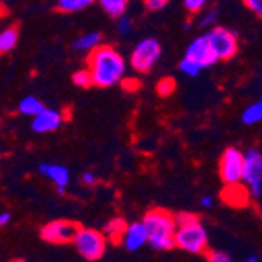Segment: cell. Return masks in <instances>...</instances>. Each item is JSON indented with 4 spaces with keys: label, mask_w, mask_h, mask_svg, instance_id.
Wrapping results in <instances>:
<instances>
[{
    "label": "cell",
    "mask_w": 262,
    "mask_h": 262,
    "mask_svg": "<svg viewBox=\"0 0 262 262\" xmlns=\"http://www.w3.org/2000/svg\"><path fill=\"white\" fill-rule=\"evenodd\" d=\"M126 60L112 46H98L88 55V69L93 83L99 88H110L121 83L126 76Z\"/></svg>",
    "instance_id": "obj_1"
},
{
    "label": "cell",
    "mask_w": 262,
    "mask_h": 262,
    "mask_svg": "<svg viewBox=\"0 0 262 262\" xmlns=\"http://www.w3.org/2000/svg\"><path fill=\"white\" fill-rule=\"evenodd\" d=\"M176 247L190 254H206L209 250V235L198 215L181 212L176 215Z\"/></svg>",
    "instance_id": "obj_2"
},
{
    "label": "cell",
    "mask_w": 262,
    "mask_h": 262,
    "mask_svg": "<svg viewBox=\"0 0 262 262\" xmlns=\"http://www.w3.org/2000/svg\"><path fill=\"white\" fill-rule=\"evenodd\" d=\"M148 234H149V245L157 251H168L176 247V215L165 209H151L143 217Z\"/></svg>",
    "instance_id": "obj_3"
},
{
    "label": "cell",
    "mask_w": 262,
    "mask_h": 262,
    "mask_svg": "<svg viewBox=\"0 0 262 262\" xmlns=\"http://www.w3.org/2000/svg\"><path fill=\"white\" fill-rule=\"evenodd\" d=\"M74 247L79 254L86 260H99L107 248V237L104 232L91 229V228H79L74 235Z\"/></svg>",
    "instance_id": "obj_4"
},
{
    "label": "cell",
    "mask_w": 262,
    "mask_h": 262,
    "mask_svg": "<svg viewBox=\"0 0 262 262\" xmlns=\"http://www.w3.org/2000/svg\"><path fill=\"white\" fill-rule=\"evenodd\" d=\"M162 55V46L156 38L141 39L130 54V66L137 73L146 74L156 66Z\"/></svg>",
    "instance_id": "obj_5"
},
{
    "label": "cell",
    "mask_w": 262,
    "mask_h": 262,
    "mask_svg": "<svg viewBox=\"0 0 262 262\" xmlns=\"http://www.w3.org/2000/svg\"><path fill=\"white\" fill-rule=\"evenodd\" d=\"M244 166H245V154L237 148H226L220 157V165H219L222 182L225 185L242 182Z\"/></svg>",
    "instance_id": "obj_6"
},
{
    "label": "cell",
    "mask_w": 262,
    "mask_h": 262,
    "mask_svg": "<svg viewBox=\"0 0 262 262\" xmlns=\"http://www.w3.org/2000/svg\"><path fill=\"white\" fill-rule=\"evenodd\" d=\"M210 47L217 54L220 61H228L239 52V41L234 32L225 27H212L207 33Z\"/></svg>",
    "instance_id": "obj_7"
},
{
    "label": "cell",
    "mask_w": 262,
    "mask_h": 262,
    "mask_svg": "<svg viewBox=\"0 0 262 262\" xmlns=\"http://www.w3.org/2000/svg\"><path fill=\"white\" fill-rule=\"evenodd\" d=\"M242 182L248 187L253 198H259L262 193V152L251 148L245 152V166Z\"/></svg>",
    "instance_id": "obj_8"
},
{
    "label": "cell",
    "mask_w": 262,
    "mask_h": 262,
    "mask_svg": "<svg viewBox=\"0 0 262 262\" xmlns=\"http://www.w3.org/2000/svg\"><path fill=\"white\" fill-rule=\"evenodd\" d=\"M79 225L69 220H54L42 226L41 237L49 244H68L73 242L76 232L79 231Z\"/></svg>",
    "instance_id": "obj_9"
},
{
    "label": "cell",
    "mask_w": 262,
    "mask_h": 262,
    "mask_svg": "<svg viewBox=\"0 0 262 262\" xmlns=\"http://www.w3.org/2000/svg\"><path fill=\"white\" fill-rule=\"evenodd\" d=\"M184 57H188V58L195 60L203 69L204 68H210V66L215 64L217 61H220L217 54L213 52V49L210 47L207 35H201V36L195 38L192 42H190Z\"/></svg>",
    "instance_id": "obj_10"
},
{
    "label": "cell",
    "mask_w": 262,
    "mask_h": 262,
    "mask_svg": "<svg viewBox=\"0 0 262 262\" xmlns=\"http://www.w3.org/2000/svg\"><path fill=\"white\" fill-rule=\"evenodd\" d=\"M149 242V234L143 222H135L127 225L121 244L127 251H137Z\"/></svg>",
    "instance_id": "obj_11"
},
{
    "label": "cell",
    "mask_w": 262,
    "mask_h": 262,
    "mask_svg": "<svg viewBox=\"0 0 262 262\" xmlns=\"http://www.w3.org/2000/svg\"><path fill=\"white\" fill-rule=\"evenodd\" d=\"M63 123V115L54 108H44L41 113L33 116L32 129L36 134H47L57 130Z\"/></svg>",
    "instance_id": "obj_12"
},
{
    "label": "cell",
    "mask_w": 262,
    "mask_h": 262,
    "mask_svg": "<svg viewBox=\"0 0 262 262\" xmlns=\"http://www.w3.org/2000/svg\"><path fill=\"white\" fill-rule=\"evenodd\" d=\"M39 173L46 176L51 182L55 184L58 193H64V190L69 184V170L63 165L58 163H41L39 165Z\"/></svg>",
    "instance_id": "obj_13"
},
{
    "label": "cell",
    "mask_w": 262,
    "mask_h": 262,
    "mask_svg": "<svg viewBox=\"0 0 262 262\" xmlns=\"http://www.w3.org/2000/svg\"><path fill=\"white\" fill-rule=\"evenodd\" d=\"M251 198L250 190L245 184H228L222 192V200L232 207H245Z\"/></svg>",
    "instance_id": "obj_14"
},
{
    "label": "cell",
    "mask_w": 262,
    "mask_h": 262,
    "mask_svg": "<svg viewBox=\"0 0 262 262\" xmlns=\"http://www.w3.org/2000/svg\"><path fill=\"white\" fill-rule=\"evenodd\" d=\"M101 41H102V35L99 32H88L80 35L77 39H74L73 47L77 52H91L98 46H101Z\"/></svg>",
    "instance_id": "obj_15"
},
{
    "label": "cell",
    "mask_w": 262,
    "mask_h": 262,
    "mask_svg": "<svg viewBox=\"0 0 262 262\" xmlns=\"http://www.w3.org/2000/svg\"><path fill=\"white\" fill-rule=\"evenodd\" d=\"M126 228H127V223L123 219H112L104 225L102 232L105 234L107 241H112L113 244H121Z\"/></svg>",
    "instance_id": "obj_16"
},
{
    "label": "cell",
    "mask_w": 262,
    "mask_h": 262,
    "mask_svg": "<svg viewBox=\"0 0 262 262\" xmlns=\"http://www.w3.org/2000/svg\"><path fill=\"white\" fill-rule=\"evenodd\" d=\"M99 5L107 16L113 19H120L127 11L129 0H99Z\"/></svg>",
    "instance_id": "obj_17"
},
{
    "label": "cell",
    "mask_w": 262,
    "mask_h": 262,
    "mask_svg": "<svg viewBox=\"0 0 262 262\" xmlns=\"http://www.w3.org/2000/svg\"><path fill=\"white\" fill-rule=\"evenodd\" d=\"M17 39H19V33L16 27H8L0 33V55L13 51L17 44Z\"/></svg>",
    "instance_id": "obj_18"
},
{
    "label": "cell",
    "mask_w": 262,
    "mask_h": 262,
    "mask_svg": "<svg viewBox=\"0 0 262 262\" xmlns=\"http://www.w3.org/2000/svg\"><path fill=\"white\" fill-rule=\"evenodd\" d=\"M44 104L36 99L35 96H26L19 102V113L26 115V116H36L44 110Z\"/></svg>",
    "instance_id": "obj_19"
},
{
    "label": "cell",
    "mask_w": 262,
    "mask_h": 262,
    "mask_svg": "<svg viewBox=\"0 0 262 262\" xmlns=\"http://www.w3.org/2000/svg\"><path fill=\"white\" fill-rule=\"evenodd\" d=\"M96 0H57V8L63 13H77L91 7Z\"/></svg>",
    "instance_id": "obj_20"
},
{
    "label": "cell",
    "mask_w": 262,
    "mask_h": 262,
    "mask_svg": "<svg viewBox=\"0 0 262 262\" xmlns=\"http://www.w3.org/2000/svg\"><path fill=\"white\" fill-rule=\"evenodd\" d=\"M242 121L247 126H253V124H257L262 121V101L260 99L244 110Z\"/></svg>",
    "instance_id": "obj_21"
},
{
    "label": "cell",
    "mask_w": 262,
    "mask_h": 262,
    "mask_svg": "<svg viewBox=\"0 0 262 262\" xmlns=\"http://www.w3.org/2000/svg\"><path fill=\"white\" fill-rule=\"evenodd\" d=\"M179 69H181V73L188 76V77H196L200 74V71L203 69L195 60L192 58H188V57H184L179 63Z\"/></svg>",
    "instance_id": "obj_22"
},
{
    "label": "cell",
    "mask_w": 262,
    "mask_h": 262,
    "mask_svg": "<svg viewBox=\"0 0 262 262\" xmlns=\"http://www.w3.org/2000/svg\"><path fill=\"white\" fill-rule=\"evenodd\" d=\"M73 82H74V85H77V86H80V88H88V86L94 85V83H93V76H91V73H90V69H88V68H86V69H79V71H76L74 76H73Z\"/></svg>",
    "instance_id": "obj_23"
},
{
    "label": "cell",
    "mask_w": 262,
    "mask_h": 262,
    "mask_svg": "<svg viewBox=\"0 0 262 262\" xmlns=\"http://www.w3.org/2000/svg\"><path fill=\"white\" fill-rule=\"evenodd\" d=\"M176 90V82L171 77H165L157 83V93L159 96H170V94Z\"/></svg>",
    "instance_id": "obj_24"
},
{
    "label": "cell",
    "mask_w": 262,
    "mask_h": 262,
    "mask_svg": "<svg viewBox=\"0 0 262 262\" xmlns=\"http://www.w3.org/2000/svg\"><path fill=\"white\" fill-rule=\"evenodd\" d=\"M217 17H219V10L217 8H210L207 10L201 17H200V26L203 29H212L213 24L217 22Z\"/></svg>",
    "instance_id": "obj_25"
},
{
    "label": "cell",
    "mask_w": 262,
    "mask_h": 262,
    "mask_svg": "<svg viewBox=\"0 0 262 262\" xmlns=\"http://www.w3.org/2000/svg\"><path fill=\"white\" fill-rule=\"evenodd\" d=\"M134 30V24L132 19L127 14H123L120 19H118V32H120L121 36H129Z\"/></svg>",
    "instance_id": "obj_26"
},
{
    "label": "cell",
    "mask_w": 262,
    "mask_h": 262,
    "mask_svg": "<svg viewBox=\"0 0 262 262\" xmlns=\"http://www.w3.org/2000/svg\"><path fill=\"white\" fill-rule=\"evenodd\" d=\"M209 2V0H184V7L188 13H192V14H196L200 13L204 5Z\"/></svg>",
    "instance_id": "obj_27"
},
{
    "label": "cell",
    "mask_w": 262,
    "mask_h": 262,
    "mask_svg": "<svg viewBox=\"0 0 262 262\" xmlns=\"http://www.w3.org/2000/svg\"><path fill=\"white\" fill-rule=\"evenodd\" d=\"M206 259H207L209 262H231V260H232L229 254H226V253H223V251H215V250H212V251L207 250Z\"/></svg>",
    "instance_id": "obj_28"
},
{
    "label": "cell",
    "mask_w": 262,
    "mask_h": 262,
    "mask_svg": "<svg viewBox=\"0 0 262 262\" xmlns=\"http://www.w3.org/2000/svg\"><path fill=\"white\" fill-rule=\"evenodd\" d=\"M168 2L170 0H143V5L149 11H160L162 8L168 5Z\"/></svg>",
    "instance_id": "obj_29"
},
{
    "label": "cell",
    "mask_w": 262,
    "mask_h": 262,
    "mask_svg": "<svg viewBox=\"0 0 262 262\" xmlns=\"http://www.w3.org/2000/svg\"><path fill=\"white\" fill-rule=\"evenodd\" d=\"M245 7L254 13L259 19H262V0H244Z\"/></svg>",
    "instance_id": "obj_30"
},
{
    "label": "cell",
    "mask_w": 262,
    "mask_h": 262,
    "mask_svg": "<svg viewBox=\"0 0 262 262\" xmlns=\"http://www.w3.org/2000/svg\"><path fill=\"white\" fill-rule=\"evenodd\" d=\"M82 182H83L85 185H94V184L98 182V178H96V174L91 173V171H85V173L82 174Z\"/></svg>",
    "instance_id": "obj_31"
},
{
    "label": "cell",
    "mask_w": 262,
    "mask_h": 262,
    "mask_svg": "<svg viewBox=\"0 0 262 262\" xmlns=\"http://www.w3.org/2000/svg\"><path fill=\"white\" fill-rule=\"evenodd\" d=\"M200 204H201L203 207H206V209H210V207H212V204H213V200H212V196L204 195V196H201V198H200Z\"/></svg>",
    "instance_id": "obj_32"
},
{
    "label": "cell",
    "mask_w": 262,
    "mask_h": 262,
    "mask_svg": "<svg viewBox=\"0 0 262 262\" xmlns=\"http://www.w3.org/2000/svg\"><path fill=\"white\" fill-rule=\"evenodd\" d=\"M11 220V213L10 212H2L0 213V228L2 226H7Z\"/></svg>",
    "instance_id": "obj_33"
},
{
    "label": "cell",
    "mask_w": 262,
    "mask_h": 262,
    "mask_svg": "<svg viewBox=\"0 0 262 262\" xmlns=\"http://www.w3.org/2000/svg\"><path fill=\"white\" fill-rule=\"evenodd\" d=\"M257 260H260L259 256H248L247 257V262H257Z\"/></svg>",
    "instance_id": "obj_34"
},
{
    "label": "cell",
    "mask_w": 262,
    "mask_h": 262,
    "mask_svg": "<svg viewBox=\"0 0 262 262\" xmlns=\"http://www.w3.org/2000/svg\"><path fill=\"white\" fill-rule=\"evenodd\" d=\"M260 101H262V98H260Z\"/></svg>",
    "instance_id": "obj_35"
}]
</instances>
